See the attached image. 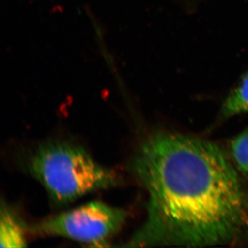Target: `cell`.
<instances>
[{
  "instance_id": "1",
  "label": "cell",
  "mask_w": 248,
  "mask_h": 248,
  "mask_svg": "<svg viewBox=\"0 0 248 248\" xmlns=\"http://www.w3.org/2000/svg\"><path fill=\"white\" fill-rule=\"evenodd\" d=\"M130 169L148 195L133 247H213L248 241V189L216 143L159 131L143 140Z\"/></svg>"
},
{
  "instance_id": "2",
  "label": "cell",
  "mask_w": 248,
  "mask_h": 248,
  "mask_svg": "<svg viewBox=\"0 0 248 248\" xmlns=\"http://www.w3.org/2000/svg\"><path fill=\"white\" fill-rule=\"evenodd\" d=\"M27 168L60 206L122 182L115 170L99 164L82 147L67 141L40 145L29 156Z\"/></svg>"
},
{
  "instance_id": "3",
  "label": "cell",
  "mask_w": 248,
  "mask_h": 248,
  "mask_svg": "<svg viewBox=\"0 0 248 248\" xmlns=\"http://www.w3.org/2000/svg\"><path fill=\"white\" fill-rule=\"evenodd\" d=\"M123 209L98 201L45 218L31 227L41 236H60L93 246L105 245L126 221Z\"/></svg>"
},
{
  "instance_id": "4",
  "label": "cell",
  "mask_w": 248,
  "mask_h": 248,
  "mask_svg": "<svg viewBox=\"0 0 248 248\" xmlns=\"http://www.w3.org/2000/svg\"><path fill=\"white\" fill-rule=\"evenodd\" d=\"M26 226L21 218L6 204H1L0 244L1 248L27 246Z\"/></svg>"
},
{
  "instance_id": "5",
  "label": "cell",
  "mask_w": 248,
  "mask_h": 248,
  "mask_svg": "<svg viewBox=\"0 0 248 248\" xmlns=\"http://www.w3.org/2000/svg\"><path fill=\"white\" fill-rule=\"evenodd\" d=\"M248 114V71L228 93L222 103L217 122L220 123L241 115Z\"/></svg>"
},
{
  "instance_id": "6",
  "label": "cell",
  "mask_w": 248,
  "mask_h": 248,
  "mask_svg": "<svg viewBox=\"0 0 248 248\" xmlns=\"http://www.w3.org/2000/svg\"><path fill=\"white\" fill-rule=\"evenodd\" d=\"M230 157L239 172L248 176V128L232 140Z\"/></svg>"
}]
</instances>
